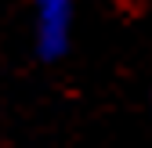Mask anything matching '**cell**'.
Instances as JSON below:
<instances>
[{"mask_svg": "<svg viewBox=\"0 0 152 148\" xmlns=\"http://www.w3.org/2000/svg\"><path fill=\"white\" fill-rule=\"evenodd\" d=\"M36 7V44L40 54L58 58L69 40V18H72V0H33Z\"/></svg>", "mask_w": 152, "mask_h": 148, "instance_id": "obj_1", "label": "cell"}]
</instances>
